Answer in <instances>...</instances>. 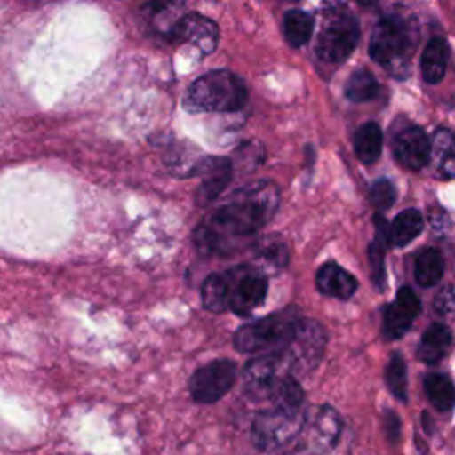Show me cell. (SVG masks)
Wrapping results in <instances>:
<instances>
[{
  "mask_svg": "<svg viewBox=\"0 0 455 455\" xmlns=\"http://www.w3.org/2000/svg\"><path fill=\"white\" fill-rule=\"evenodd\" d=\"M224 274L228 290V309L240 316L251 315L267 297V275L251 265L228 268Z\"/></svg>",
  "mask_w": 455,
  "mask_h": 455,
  "instance_id": "cell-8",
  "label": "cell"
},
{
  "mask_svg": "<svg viewBox=\"0 0 455 455\" xmlns=\"http://www.w3.org/2000/svg\"><path fill=\"white\" fill-rule=\"evenodd\" d=\"M354 151L363 164H373L382 151V130L377 123H364L354 137Z\"/></svg>",
  "mask_w": 455,
  "mask_h": 455,
  "instance_id": "cell-20",
  "label": "cell"
},
{
  "mask_svg": "<svg viewBox=\"0 0 455 455\" xmlns=\"http://www.w3.org/2000/svg\"><path fill=\"white\" fill-rule=\"evenodd\" d=\"M259 258L274 267H284L288 263L286 245L283 242H265L259 247Z\"/></svg>",
  "mask_w": 455,
  "mask_h": 455,
  "instance_id": "cell-30",
  "label": "cell"
},
{
  "mask_svg": "<svg viewBox=\"0 0 455 455\" xmlns=\"http://www.w3.org/2000/svg\"><path fill=\"white\" fill-rule=\"evenodd\" d=\"M341 418L339 414L329 407L322 405L313 419L311 427V444L316 451L323 453L336 446L339 434H341Z\"/></svg>",
  "mask_w": 455,
  "mask_h": 455,
  "instance_id": "cell-16",
  "label": "cell"
},
{
  "mask_svg": "<svg viewBox=\"0 0 455 455\" xmlns=\"http://www.w3.org/2000/svg\"><path fill=\"white\" fill-rule=\"evenodd\" d=\"M453 345V334L451 331L443 323L430 325L418 345V355L427 364H435L450 352Z\"/></svg>",
  "mask_w": 455,
  "mask_h": 455,
  "instance_id": "cell-17",
  "label": "cell"
},
{
  "mask_svg": "<svg viewBox=\"0 0 455 455\" xmlns=\"http://www.w3.org/2000/svg\"><path fill=\"white\" fill-rule=\"evenodd\" d=\"M396 197V190L389 180H377L370 188V201L371 204L382 212L387 210Z\"/></svg>",
  "mask_w": 455,
  "mask_h": 455,
  "instance_id": "cell-29",
  "label": "cell"
},
{
  "mask_svg": "<svg viewBox=\"0 0 455 455\" xmlns=\"http://www.w3.org/2000/svg\"><path fill=\"white\" fill-rule=\"evenodd\" d=\"M203 306L212 313L228 311V290L224 274H212L203 283Z\"/></svg>",
  "mask_w": 455,
  "mask_h": 455,
  "instance_id": "cell-27",
  "label": "cell"
},
{
  "mask_svg": "<svg viewBox=\"0 0 455 455\" xmlns=\"http://www.w3.org/2000/svg\"><path fill=\"white\" fill-rule=\"evenodd\" d=\"M430 160L443 178H455V135L448 128H437L430 140Z\"/></svg>",
  "mask_w": 455,
  "mask_h": 455,
  "instance_id": "cell-18",
  "label": "cell"
},
{
  "mask_svg": "<svg viewBox=\"0 0 455 455\" xmlns=\"http://www.w3.org/2000/svg\"><path fill=\"white\" fill-rule=\"evenodd\" d=\"M375 224H377V231H375V238L370 243L368 249V259H370V268H371V281L373 286L382 291L384 290V281H386V274H384V251H386V235L389 233L386 228V222L382 220L380 215L375 217Z\"/></svg>",
  "mask_w": 455,
  "mask_h": 455,
  "instance_id": "cell-24",
  "label": "cell"
},
{
  "mask_svg": "<svg viewBox=\"0 0 455 455\" xmlns=\"http://www.w3.org/2000/svg\"><path fill=\"white\" fill-rule=\"evenodd\" d=\"M425 395L437 411H450L455 405V384L444 373H428L423 380Z\"/></svg>",
  "mask_w": 455,
  "mask_h": 455,
  "instance_id": "cell-21",
  "label": "cell"
},
{
  "mask_svg": "<svg viewBox=\"0 0 455 455\" xmlns=\"http://www.w3.org/2000/svg\"><path fill=\"white\" fill-rule=\"evenodd\" d=\"M419 313V299L409 286H402L384 309V334L389 339L403 336Z\"/></svg>",
  "mask_w": 455,
  "mask_h": 455,
  "instance_id": "cell-12",
  "label": "cell"
},
{
  "mask_svg": "<svg viewBox=\"0 0 455 455\" xmlns=\"http://www.w3.org/2000/svg\"><path fill=\"white\" fill-rule=\"evenodd\" d=\"M434 306H435V311L439 315H444V316H453L455 315V286L448 284L444 286L435 300H434Z\"/></svg>",
  "mask_w": 455,
  "mask_h": 455,
  "instance_id": "cell-31",
  "label": "cell"
},
{
  "mask_svg": "<svg viewBox=\"0 0 455 455\" xmlns=\"http://www.w3.org/2000/svg\"><path fill=\"white\" fill-rule=\"evenodd\" d=\"M283 34L293 48L306 44L313 34V18L300 9L286 11L283 18Z\"/></svg>",
  "mask_w": 455,
  "mask_h": 455,
  "instance_id": "cell-23",
  "label": "cell"
},
{
  "mask_svg": "<svg viewBox=\"0 0 455 455\" xmlns=\"http://www.w3.org/2000/svg\"><path fill=\"white\" fill-rule=\"evenodd\" d=\"M164 37L171 43H190L201 50V53H210L215 50L219 41V27L206 16L197 12L181 14L174 20Z\"/></svg>",
  "mask_w": 455,
  "mask_h": 455,
  "instance_id": "cell-11",
  "label": "cell"
},
{
  "mask_svg": "<svg viewBox=\"0 0 455 455\" xmlns=\"http://www.w3.org/2000/svg\"><path fill=\"white\" fill-rule=\"evenodd\" d=\"M359 23L345 5H332L322 16L316 55L327 64L343 62L357 46Z\"/></svg>",
  "mask_w": 455,
  "mask_h": 455,
  "instance_id": "cell-4",
  "label": "cell"
},
{
  "mask_svg": "<svg viewBox=\"0 0 455 455\" xmlns=\"http://www.w3.org/2000/svg\"><path fill=\"white\" fill-rule=\"evenodd\" d=\"M279 188L261 180L235 190L226 203L206 215L196 228L192 240L204 256H222L240 251L275 213Z\"/></svg>",
  "mask_w": 455,
  "mask_h": 455,
  "instance_id": "cell-1",
  "label": "cell"
},
{
  "mask_svg": "<svg viewBox=\"0 0 455 455\" xmlns=\"http://www.w3.org/2000/svg\"><path fill=\"white\" fill-rule=\"evenodd\" d=\"M290 373L275 352L251 359L243 370V384L249 396L256 400H272L281 380Z\"/></svg>",
  "mask_w": 455,
  "mask_h": 455,
  "instance_id": "cell-10",
  "label": "cell"
},
{
  "mask_svg": "<svg viewBox=\"0 0 455 455\" xmlns=\"http://www.w3.org/2000/svg\"><path fill=\"white\" fill-rule=\"evenodd\" d=\"M194 174L203 176V183L197 190V201L201 204L215 199L233 176V165L228 158L208 156L194 167Z\"/></svg>",
  "mask_w": 455,
  "mask_h": 455,
  "instance_id": "cell-14",
  "label": "cell"
},
{
  "mask_svg": "<svg viewBox=\"0 0 455 455\" xmlns=\"http://www.w3.org/2000/svg\"><path fill=\"white\" fill-rule=\"evenodd\" d=\"M448 62V46L441 37H432L421 55V75L425 82L437 84L443 80Z\"/></svg>",
  "mask_w": 455,
  "mask_h": 455,
  "instance_id": "cell-19",
  "label": "cell"
},
{
  "mask_svg": "<svg viewBox=\"0 0 455 455\" xmlns=\"http://www.w3.org/2000/svg\"><path fill=\"white\" fill-rule=\"evenodd\" d=\"M418 44V25L402 14H386L379 20L370 39V55L393 75L403 76Z\"/></svg>",
  "mask_w": 455,
  "mask_h": 455,
  "instance_id": "cell-2",
  "label": "cell"
},
{
  "mask_svg": "<svg viewBox=\"0 0 455 455\" xmlns=\"http://www.w3.org/2000/svg\"><path fill=\"white\" fill-rule=\"evenodd\" d=\"M327 345L323 327L311 318H300L288 338V341L274 350L286 371L293 377L295 373L311 371L322 359Z\"/></svg>",
  "mask_w": 455,
  "mask_h": 455,
  "instance_id": "cell-5",
  "label": "cell"
},
{
  "mask_svg": "<svg viewBox=\"0 0 455 455\" xmlns=\"http://www.w3.org/2000/svg\"><path fill=\"white\" fill-rule=\"evenodd\" d=\"M382 427H384V434H386L389 443H396L400 439L402 423H400V418L396 416L395 411H386L382 414Z\"/></svg>",
  "mask_w": 455,
  "mask_h": 455,
  "instance_id": "cell-32",
  "label": "cell"
},
{
  "mask_svg": "<svg viewBox=\"0 0 455 455\" xmlns=\"http://www.w3.org/2000/svg\"><path fill=\"white\" fill-rule=\"evenodd\" d=\"M235 379L236 364L231 359H215L192 373L188 391L194 402L213 403L233 387Z\"/></svg>",
  "mask_w": 455,
  "mask_h": 455,
  "instance_id": "cell-9",
  "label": "cell"
},
{
  "mask_svg": "<svg viewBox=\"0 0 455 455\" xmlns=\"http://www.w3.org/2000/svg\"><path fill=\"white\" fill-rule=\"evenodd\" d=\"M247 103L245 82L226 69H213L194 80L185 107L194 112H236Z\"/></svg>",
  "mask_w": 455,
  "mask_h": 455,
  "instance_id": "cell-3",
  "label": "cell"
},
{
  "mask_svg": "<svg viewBox=\"0 0 455 455\" xmlns=\"http://www.w3.org/2000/svg\"><path fill=\"white\" fill-rule=\"evenodd\" d=\"M304 425V412L272 405L259 412L251 427L252 443L261 451H275L286 446Z\"/></svg>",
  "mask_w": 455,
  "mask_h": 455,
  "instance_id": "cell-7",
  "label": "cell"
},
{
  "mask_svg": "<svg viewBox=\"0 0 455 455\" xmlns=\"http://www.w3.org/2000/svg\"><path fill=\"white\" fill-rule=\"evenodd\" d=\"M377 92L379 84L375 76L364 68L355 69L345 82V96L350 101H370L377 96Z\"/></svg>",
  "mask_w": 455,
  "mask_h": 455,
  "instance_id": "cell-26",
  "label": "cell"
},
{
  "mask_svg": "<svg viewBox=\"0 0 455 455\" xmlns=\"http://www.w3.org/2000/svg\"><path fill=\"white\" fill-rule=\"evenodd\" d=\"M423 229V219L418 210H403L398 213L389 228L391 245L403 247L412 242Z\"/></svg>",
  "mask_w": 455,
  "mask_h": 455,
  "instance_id": "cell-22",
  "label": "cell"
},
{
  "mask_svg": "<svg viewBox=\"0 0 455 455\" xmlns=\"http://www.w3.org/2000/svg\"><path fill=\"white\" fill-rule=\"evenodd\" d=\"M386 384L395 398L407 400V366L402 354H393L386 366Z\"/></svg>",
  "mask_w": 455,
  "mask_h": 455,
  "instance_id": "cell-28",
  "label": "cell"
},
{
  "mask_svg": "<svg viewBox=\"0 0 455 455\" xmlns=\"http://www.w3.org/2000/svg\"><path fill=\"white\" fill-rule=\"evenodd\" d=\"M444 270L443 256L437 249H425L414 263V277L419 286H434L441 281Z\"/></svg>",
  "mask_w": 455,
  "mask_h": 455,
  "instance_id": "cell-25",
  "label": "cell"
},
{
  "mask_svg": "<svg viewBox=\"0 0 455 455\" xmlns=\"http://www.w3.org/2000/svg\"><path fill=\"white\" fill-rule=\"evenodd\" d=\"M395 158L409 171H419L430 160V142L421 128L407 126L393 140Z\"/></svg>",
  "mask_w": 455,
  "mask_h": 455,
  "instance_id": "cell-13",
  "label": "cell"
},
{
  "mask_svg": "<svg viewBox=\"0 0 455 455\" xmlns=\"http://www.w3.org/2000/svg\"><path fill=\"white\" fill-rule=\"evenodd\" d=\"M300 320L297 309L288 307L240 327L233 338L236 350L254 354L268 348H281Z\"/></svg>",
  "mask_w": 455,
  "mask_h": 455,
  "instance_id": "cell-6",
  "label": "cell"
},
{
  "mask_svg": "<svg viewBox=\"0 0 455 455\" xmlns=\"http://www.w3.org/2000/svg\"><path fill=\"white\" fill-rule=\"evenodd\" d=\"M316 288L334 299H350L357 290V281L336 263H325L316 272Z\"/></svg>",
  "mask_w": 455,
  "mask_h": 455,
  "instance_id": "cell-15",
  "label": "cell"
}]
</instances>
